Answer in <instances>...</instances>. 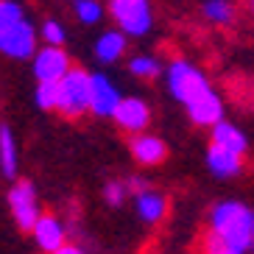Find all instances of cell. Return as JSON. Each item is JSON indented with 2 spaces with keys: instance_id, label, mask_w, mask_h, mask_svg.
<instances>
[{
  "instance_id": "ba28073f",
  "label": "cell",
  "mask_w": 254,
  "mask_h": 254,
  "mask_svg": "<svg viewBox=\"0 0 254 254\" xmlns=\"http://www.w3.org/2000/svg\"><path fill=\"white\" fill-rule=\"evenodd\" d=\"M120 92L115 90V84L106 78V75H92V95H90V109L95 115H101V118H106V115H112L118 112V106H120Z\"/></svg>"
},
{
  "instance_id": "6da1fadb",
  "label": "cell",
  "mask_w": 254,
  "mask_h": 254,
  "mask_svg": "<svg viewBox=\"0 0 254 254\" xmlns=\"http://www.w3.org/2000/svg\"><path fill=\"white\" fill-rule=\"evenodd\" d=\"M207 235V254H246L254 249V209L240 201H221L212 207Z\"/></svg>"
},
{
  "instance_id": "277c9868",
  "label": "cell",
  "mask_w": 254,
  "mask_h": 254,
  "mask_svg": "<svg viewBox=\"0 0 254 254\" xmlns=\"http://www.w3.org/2000/svg\"><path fill=\"white\" fill-rule=\"evenodd\" d=\"M109 11L118 20L120 34L128 37H142L151 28V6L145 0H112Z\"/></svg>"
},
{
  "instance_id": "8fae6325",
  "label": "cell",
  "mask_w": 254,
  "mask_h": 254,
  "mask_svg": "<svg viewBox=\"0 0 254 254\" xmlns=\"http://www.w3.org/2000/svg\"><path fill=\"white\" fill-rule=\"evenodd\" d=\"M212 145H218V148H226V151H232V154H243L246 151V145H249V140H246V134L240 131L238 126H232V123H218V126H212Z\"/></svg>"
},
{
  "instance_id": "cb8c5ba5",
  "label": "cell",
  "mask_w": 254,
  "mask_h": 254,
  "mask_svg": "<svg viewBox=\"0 0 254 254\" xmlns=\"http://www.w3.org/2000/svg\"><path fill=\"white\" fill-rule=\"evenodd\" d=\"M56 254H84V252H81V249H78V246H62V249H59V252H56Z\"/></svg>"
},
{
  "instance_id": "44dd1931",
  "label": "cell",
  "mask_w": 254,
  "mask_h": 254,
  "mask_svg": "<svg viewBox=\"0 0 254 254\" xmlns=\"http://www.w3.org/2000/svg\"><path fill=\"white\" fill-rule=\"evenodd\" d=\"M204 14L212 20V23H229L232 20V6L224 0H212V3H204Z\"/></svg>"
},
{
  "instance_id": "7402d4cb",
  "label": "cell",
  "mask_w": 254,
  "mask_h": 254,
  "mask_svg": "<svg viewBox=\"0 0 254 254\" xmlns=\"http://www.w3.org/2000/svg\"><path fill=\"white\" fill-rule=\"evenodd\" d=\"M42 37H45V42H48V48H59L62 42H64V28H62L56 20H48L45 25H42Z\"/></svg>"
},
{
  "instance_id": "8992f818",
  "label": "cell",
  "mask_w": 254,
  "mask_h": 254,
  "mask_svg": "<svg viewBox=\"0 0 254 254\" xmlns=\"http://www.w3.org/2000/svg\"><path fill=\"white\" fill-rule=\"evenodd\" d=\"M70 73V59L62 48H42L34 56V75L39 84H59Z\"/></svg>"
},
{
  "instance_id": "d4e9b609",
  "label": "cell",
  "mask_w": 254,
  "mask_h": 254,
  "mask_svg": "<svg viewBox=\"0 0 254 254\" xmlns=\"http://www.w3.org/2000/svg\"><path fill=\"white\" fill-rule=\"evenodd\" d=\"M252 8H254V3H252Z\"/></svg>"
},
{
  "instance_id": "ffe728a7",
  "label": "cell",
  "mask_w": 254,
  "mask_h": 254,
  "mask_svg": "<svg viewBox=\"0 0 254 254\" xmlns=\"http://www.w3.org/2000/svg\"><path fill=\"white\" fill-rule=\"evenodd\" d=\"M131 73L140 75V78H154V75H159V62L154 59V56H137V59H131Z\"/></svg>"
},
{
  "instance_id": "4fadbf2b",
  "label": "cell",
  "mask_w": 254,
  "mask_h": 254,
  "mask_svg": "<svg viewBox=\"0 0 254 254\" xmlns=\"http://www.w3.org/2000/svg\"><path fill=\"white\" fill-rule=\"evenodd\" d=\"M207 165H209V171L218 173V176H235V173L240 171V157L238 154H232V151H226V148L209 145Z\"/></svg>"
},
{
  "instance_id": "5b68a950",
  "label": "cell",
  "mask_w": 254,
  "mask_h": 254,
  "mask_svg": "<svg viewBox=\"0 0 254 254\" xmlns=\"http://www.w3.org/2000/svg\"><path fill=\"white\" fill-rule=\"evenodd\" d=\"M8 207L14 212L17 224L23 226V229H31L37 226L39 221V207H37V195H34V185L31 182H17L11 187V193H8Z\"/></svg>"
},
{
  "instance_id": "30bf717a",
  "label": "cell",
  "mask_w": 254,
  "mask_h": 254,
  "mask_svg": "<svg viewBox=\"0 0 254 254\" xmlns=\"http://www.w3.org/2000/svg\"><path fill=\"white\" fill-rule=\"evenodd\" d=\"M34 240L39 243V249L56 254L62 246H64V226H62L56 218H51V215L39 218L37 226H34Z\"/></svg>"
},
{
  "instance_id": "3957f363",
  "label": "cell",
  "mask_w": 254,
  "mask_h": 254,
  "mask_svg": "<svg viewBox=\"0 0 254 254\" xmlns=\"http://www.w3.org/2000/svg\"><path fill=\"white\" fill-rule=\"evenodd\" d=\"M90 95H92V75L84 70H70L59 81V109L64 115H81L90 109Z\"/></svg>"
},
{
  "instance_id": "52a82bcc",
  "label": "cell",
  "mask_w": 254,
  "mask_h": 254,
  "mask_svg": "<svg viewBox=\"0 0 254 254\" xmlns=\"http://www.w3.org/2000/svg\"><path fill=\"white\" fill-rule=\"evenodd\" d=\"M34 42H37L34 25L25 23V20L14 23L6 31H0V51L6 53V56H11V59H28V56H34Z\"/></svg>"
},
{
  "instance_id": "9a60e30c",
  "label": "cell",
  "mask_w": 254,
  "mask_h": 254,
  "mask_svg": "<svg viewBox=\"0 0 254 254\" xmlns=\"http://www.w3.org/2000/svg\"><path fill=\"white\" fill-rule=\"evenodd\" d=\"M123 51H126V39H123L120 31H106L104 37L98 39V45H95V53H98V59H101V62L120 59Z\"/></svg>"
},
{
  "instance_id": "e0dca14e",
  "label": "cell",
  "mask_w": 254,
  "mask_h": 254,
  "mask_svg": "<svg viewBox=\"0 0 254 254\" xmlns=\"http://www.w3.org/2000/svg\"><path fill=\"white\" fill-rule=\"evenodd\" d=\"M73 8H75V14H78V20H81V23H87V25L98 23V20H101V14H104V6H101V3H95V0H78Z\"/></svg>"
},
{
  "instance_id": "5bb4252c",
  "label": "cell",
  "mask_w": 254,
  "mask_h": 254,
  "mask_svg": "<svg viewBox=\"0 0 254 254\" xmlns=\"http://www.w3.org/2000/svg\"><path fill=\"white\" fill-rule=\"evenodd\" d=\"M168 209V201L165 195L154 193V190H145V193L137 195V212H140L142 221H159Z\"/></svg>"
},
{
  "instance_id": "9c48e42d",
  "label": "cell",
  "mask_w": 254,
  "mask_h": 254,
  "mask_svg": "<svg viewBox=\"0 0 254 254\" xmlns=\"http://www.w3.org/2000/svg\"><path fill=\"white\" fill-rule=\"evenodd\" d=\"M148 118H151L148 106L140 98H123L118 112H115V120L123 128H128V131H142V128L148 126Z\"/></svg>"
},
{
  "instance_id": "7c38bea8",
  "label": "cell",
  "mask_w": 254,
  "mask_h": 254,
  "mask_svg": "<svg viewBox=\"0 0 254 254\" xmlns=\"http://www.w3.org/2000/svg\"><path fill=\"white\" fill-rule=\"evenodd\" d=\"M131 151H134L137 162H142V165H159L165 159V154H168L165 142L159 140V137H151V134L137 137V140L131 142Z\"/></svg>"
},
{
  "instance_id": "2e32d148",
  "label": "cell",
  "mask_w": 254,
  "mask_h": 254,
  "mask_svg": "<svg viewBox=\"0 0 254 254\" xmlns=\"http://www.w3.org/2000/svg\"><path fill=\"white\" fill-rule=\"evenodd\" d=\"M0 168L6 176L17 173V148H14V134L8 126H0Z\"/></svg>"
},
{
  "instance_id": "603a6c76",
  "label": "cell",
  "mask_w": 254,
  "mask_h": 254,
  "mask_svg": "<svg viewBox=\"0 0 254 254\" xmlns=\"http://www.w3.org/2000/svg\"><path fill=\"white\" fill-rule=\"evenodd\" d=\"M106 193V201L109 204H120L123 201V195H126V185H120V182H109V185L104 187Z\"/></svg>"
},
{
  "instance_id": "7a4b0ae2",
  "label": "cell",
  "mask_w": 254,
  "mask_h": 254,
  "mask_svg": "<svg viewBox=\"0 0 254 254\" xmlns=\"http://www.w3.org/2000/svg\"><path fill=\"white\" fill-rule=\"evenodd\" d=\"M168 87L187 106V112L195 123H201V126H218L221 123V115H224L221 98L212 92L201 70L193 67L190 62L179 59L168 67Z\"/></svg>"
},
{
  "instance_id": "d6986e66",
  "label": "cell",
  "mask_w": 254,
  "mask_h": 254,
  "mask_svg": "<svg viewBox=\"0 0 254 254\" xmlns=\"http://www.w3.org/2000/svg\"><path fill=\"white\" fill-rule=\"evenodd\" d=\"M34 98L42 109H59V84H39Z\"/></svg>"
},
{
  "instance_id": "ac0fdd59",
  "label": "cell",
  "mask_w": 254,
  "mask_h": 254,
  "mask_svg": "<svg viewBox=\"0 0 254 254\" xmlns=\"http://www.w3.org/2000/svg\"><path fill=\"white\" fill-rule=\"evenodd\" d=\"M20 20H23V6L20 3H8V0H0V31L11 28Z\"/></svg>"
}]
</instances>
